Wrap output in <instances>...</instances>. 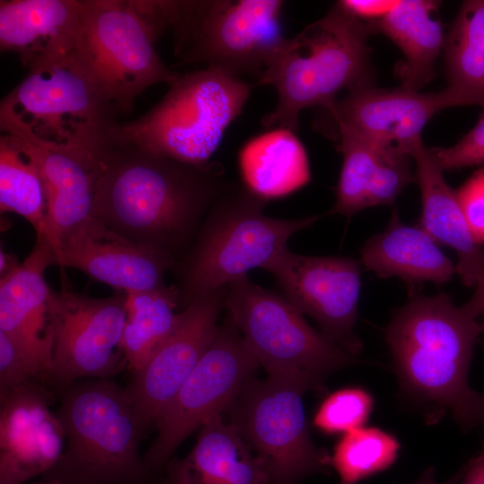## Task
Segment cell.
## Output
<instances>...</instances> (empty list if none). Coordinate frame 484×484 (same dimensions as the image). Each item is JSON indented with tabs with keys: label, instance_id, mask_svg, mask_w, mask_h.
<instances>
[{
	"label": "cell",
	"instance_id": "obj_7",
	"mask_svg": "<svg viewBox=\"0 0 484 484\" xmlns=\"http://www.w3.org/2000/svg\"><path fill=\"white\" fill-rule=\"evenodd\" d=\"M253 86L212 67L178 73L151 109L117 126L112 143L206 166L229 125L241 114Z\"/></svg>",
	"mask_w": 484,
	"mask_h": 484
},
{
	"label": "cell",
	"instance_id": "obj_34",
	"mask_svg": "<svg viewBox=\"0 0 484 484\" xmlns=\"http://www.w3.org/2000/svg\"><path fill=\"white\" fill-rule=\"evenodd\" d=\"M455 193L473 238L484 245V167L475 170Z\"/></svg>",
	"mask_w": 484,
	"mask_h": 484
},
{
	"label": "cell",
	"instance_id": "obj_33",
	"mask_svg": "<svg viewBox=\"0 0 484 484\" xmlns=\"http://www.w3.org/2000/svg\"><path fill=\"white\" fill-rule=\"evenodd\" d=\"M443 170L460 169L484 163V112L476 125L449 148H431Z\"/></svg>",
	"mask_w": 484,
	"mask_h": 484
},
{
	"label": "cell",
	"instance_id": "obj_1",
	"mask_svg": "<svg viewBox=\"0 0 484 484\" xmlns=\"http://www.w3.org/2000/svg\"><path fill=\"white\" fill-rule=\"evenodd\" d=\"M221 174L217 163L194 166L132 144H113L99 160L91 216L177 263L201 220L228 191Z\"/></svg>",
	"mask_w": 484,
	"mask_h": 484
},
{
	"label": "cell",
	"instance_id": "obj_31",
	"mask_svg": "<svg viewBox=\"0 0 484 484\" xmlns=\"http://www.w3.org/2000/svg\"><path fill=\"white\" fill-rule=\"evenodd\" d=\"M401 445L391 433L376 427H360L341 437L331 456L341 484H357L390 468Z\"/></svg>",
	"mask_w": 484,
	"mask_h": 484
},
{
	"label": "cell",
	"instance_id": "obj_10",
	"mask_svg": "<svg viewBox=\"0 0 484 484\" xmlns=\"http://www.w3.org/2000/svg\"><path fill=\"white\" fill-rule=\"evenodd\" d=\"M245 342L269 374H301L319 385L356 357L317 333L285 297L246 275L227 286L225 306Z\"/></svg>",
	"mask_w": 484,
	"mask_h": 484
},
{
	"label": "cell",
	"instance_id": "obj_6",
	"mask_svg": "<svg viewBox=\"0 0 484 484\" xmlns=\"http://www.w3.org/2000/svg\"><path fill=\"white\" fill-rule=\"evenodd\" d=\"M266 203L245 187L228 190L217 199L191 248L176 265L179 307L184 309L250 270L264 268L287 247L293 234L321 217L272 218L264 212Z\"/></svg>",
	"mask_w": 484,
	"mask_h": 484
},
{
	"label": "cell",
	"instance_id": "obj_25",
	"mask_svg": "<svg viewBox=\"0 0 484 484\" xmlns=\"http://www.w3.org/2000/svg\"><path fill=\"white\" fill-rule=\"evenodd\" d=\"M361 263L380 278L398 277L409 283L448 281L456 266L420 227L403 223L393 212L386 229L371 237L360 251Z\"/></svg>",
	"mask_w": 484,
	"mask_h": 484
},
{
	"label": "cell",
	"instance_id": "obj_5",
	"mask_svg": "<svg viewBox=\"0 0 484 484\" xmlns=\"http://www.w3.org/2000/svg\"><path fill=\"white\" fill-rule=\"evenodd\" d=\"M370 33L367 23L335 4L325 16L288 39L257 81L272 86L278 95L263 125L297 133L304 108H325L341 90L372 82Z\"/></svg>",
	"mask_w": 484,
	"mask_h": 484
},
{
	"label": "cell",
	"instance_id": "obj_35",
	"mask_svg": "<svg viewBox=\"0 0 484 484\" xmlns=\"http://www.w3.org/2000/svg\"><path fill=\"white\" fill-rule=\"evenodd\" d=\"M38 382L13 341L0 332V396Z\"/></svg>",
	"mask_w": 484,
	"mask_h": 484
},
{
	"label": "cell",
	"instance_id": "obj_24",
	"mask_svg": "<svg viewBox=\"0 0 484 484\" xmlns=\"http://www.w3.org/2000/svg\"><path fill=\"white\" fill-rule=\"evenodd\" d=\"M421 194L420 226L438 245L457 254L456 272L465 286L484 276V250L473 238L456 196L431 148L419 142L411 152Z\"/></svg>",
	"mask_w": 484,
	"mask_h": 484
},
{
	"label": "cell",
	"instance_id": "obj_39",
	"mask_svg": "<svg viewBox=\"0 0 484 484\" xmlns=\"http://www.w3.org/2000/svg\"><path fill=\"white\" fill-rule=\"evenodd\" d=\"M462 474H463V469L461 470L451 480L445 482H438L436 480L435 469L433 467H428L427 470L423 471V473L420 475V477L417 480L410 484H455L456 482L460 480ZM393 484H398V483H393Z\"/></svg>",
	"mask_w": 484,
	"mask_h": 484
},
{
	"label": "cell",
	"instance_id": "obj_30",
	"mask_svg": "<svg viewBox=\"0 0 484 484\" xmlns=\"http://www.w3.org/2000/svg\"><path fill=\"white\" fill-rule=\"evenodd\" d=\"M0 209L23 217L37 240H46L47 198L40 173L18 138L9 134L0 137Z\"/></svg>",
	"mask_w": 484,
	"mask_h": 484
},
{
	"label": "cell",
	"instance_id": "obj_15",
	"mask_svg": "<svg viewBox=\"0 0 484 484\" xmlns=\"http://www.w3.org/2000/svg\"><path fill=\"white\" fill-rule=\"evenodd\" d=\"M226 290L221 288L177 313L169 333L125 386L145 434L156 428L160 413L211 345Z\"/></svg>",
	"mask_w": 484,
	"mask_h": 484
},
{
	"label": "cell",
	"instance_id": "obj_14",
	"mask_svg": "<svg viewBox=\"0 0 484 484\" xmlns=\"http://www.w3.org/2000/svg\"><path fill=\"white\" fill-rule=\"evenodd\" d=\"M263 269L298 310L315 319L326 338L355 357L361 352L354 331L361 285L359 261L303 255L286 247Z\"/></svg>",
	"mask_w": 484,
	"mask_h": 484
},
{
	"label": "cell",
	"instance_id": "obj_22",
	"mask_svg": "<svg viewBox=\"0 0 484 484\" xmlns=\"http://www.w3.org/2000/svg\"><path fill=\"white\" fill-rule=\"evenodd\" d=\"M16 137L40 173L47 198L46 240L55 253L67 233L91 217L99 160Z\"/></svg>",
	"mask_w": 484,
	"mask_h": 484
},
{
	"label": "cell",
	"instance_id": "obj_8",
	"mask_svg": "<svg viewBox=\"0 0 484 484\" xmlns=\"http://www.w3.org/2000/svg\"><path fill=\"white\" fill-rule=\"evenodd\" d=\"M281 0L176 1L169 31L180 64L262 76L287 42Z\"/></svg>",
	"mask_w": 484,
	"mask_h": 484
},
{
	"label": "cell",
	"instance_id": "obj_9",
	"mask_svg": "<svg viewBox=\"0 0 484 484\" xmlns=\"http://www.w3.org/2000/svg\"><path fill=\"white\" fill-rule=\"evenodd\" d=\"M319 384L301 374L251 378L228 408L232 423L264 463L270 484H298L328 472L331 455L312 441L303 395Z\"/></svg>",
	"mask_w": 484,
	"mask_h": 484
},
{
	"label": "cell",
	"instance_id": "obj_11",
	"mask_svg": "<svg viewBox=\"0 0 484 484\" xmlns=\"http://www.w3.org/2000/svg\"><path fill=\"white\" fill-rule=\"evenodd\" d=\"M157 40L130 0H81L78 50L121 114L146 89L178 74L160 58Z\"/></svg>",
	"mask_w": 484,
	"mask_h": 484
},
{
	"label": "cell",
	"instance_id": "obj_26",
	"mask_svg": "<svg viewBox=\"0 0 484 484\" xmlns=\"http://www.w3.org/2000/svg\"><path fill=\"white\" fill-rule=\"evenodd\" d=\"M439 4L431 0H398L385 16L367 22L371 32L385 35L402 52L404 58L395 65L394 73L403 87L419 91L435 76V64L445 41L436 17Z\"/></svg>",
	"mask_w": 484,
	"mask_h": 484
},
{
	"label": "cell",
	"instance_id": "obj_2",
	"mask_svg": "<svg viewBox=\"0 0 484 484\" xmlns=\"http://www.w3.org/2000/svg\"><path fill=\"white\" fill-rule=\"evenodd\" d=\"M484 324L449 296L413 295L386 328L401 390L424 408L429 422L451 414L465 431L478 427L480 393L468 374Z\"/></svg>",
	"mask_w": 484,
	"mask_h": 484
},
{
	"label": "cell",
	"instance_id": "obj_4",
	"mask_svg": "<svg viewBox=\"0 0 484 484\" xmlns=\"http://www.w3.org/2000/svg\"><path fill=\"white\" fill-rule=\"evenodd\" d=\"M56 411L65 444L42 475L59 484H156L139 446L146 436L133 403L109 378L78 381L61 394Z\"/></svg>",
	"mask_w": 484,
	"mask_h": 484
},
{
	"label": "cell",
	"instance_id": "obj_36",
	"mask_svg": "<svg viewBox=\"0 0 484 484\" xmlns=\"http://www.w3.org/2000/svg\"><path fill=\"white\" fill-rule=\"evenodd\" d=\"M397 3V0H341L336 4L352 17L367 23L385 16Z\"/></svg>",
	"mask_w": 484,
	"mask_h": 484
},
{
	"label": "cell",
	"instance_id": "obj_21",
	"mask_svg": "<svg viewBox=\"0 0 484 484\" xmlns=\"http://www.w3.org/2000/svg\"><path fill=\"white\" fill-rule=\"evenodd\" d=\"M80 31L81 0L0 1V49L28 70L73 52Z\"/></svg>",
	"mask_w": 484,
	"mask_h": 484
},
{
	"label": "cell",
	"instance_id": "obj_18",
	"mask_svg": "<svg viewBox=\"0 0 484 484\" xmlns=\"http://www.w3.org/2000/svg\"><path fill=\"white\" fill-rule=\"evenodd\" d=\"M446 108L449 105L443 90L420 92L403 86L382 89L368 82L348 91L344 98L323 108L335 128L349 129L411 156L414 146L422 141L421 132L427 123Z\"/></svg>",
	"mask_w": 484,
	"mask_h": 484
},
{
	"label": "cell",
	"instance_id": "obj_17",
	"mask_svg": "<svg viewBox=\"0 0 484 484\" xmlns=\"http://www.w3.org/2000/svg\"><path fill=\"white\" fill-rule=\"evenodd\" d=\"M54 255L60 267L77 269L123 293L166 286V272L177 265L170 255L133 242L92 216L67 233Z\"/></svg>",
	"mask_w": 484,
	"mask_h": 484
},
{
	"label": "cell",
	"instance_id": "obj_42",
	"mask_svg": "<svg viewBox=\"0 0 484 484\" xmlns=\"http://www.w3.org/2000/svg\"><path fill=\"white\" fill-rule=\"evenodd\" d=\"M39 484H59L57 482H52V481H42V483H39Z\"/></svg>",
	"mask_w": 484,
	"mask_h": 484
},
{
	"label": "cell",
	"instance_id": "obj_16",
	"mask_svg": "<svg viewBox=\"0 0 484 484\" xmlns=\"http://www.w3.org/2000/svg\"><path fill=\"white\" fill-rule=\"evenodd\" d=\"M55 393L31 382L0 396V484H22L60 458L65 433L50 406Z\"/></svg>",
	"mask_w": 484,
	"mask_h": 484
},
{
	"label": "cell",
	"instance_id": "obj_41",
	"mask_svg": "<svg viewBox=\"0 0 484 484\" xmlns=\"http://www.w3.org/2000/svg\"><path fill=\"white\" fill-rule=\"evenodd\" d=\"M484 426V393L480 395L478 427Z\"/></svg>",
	"mask_w": 484,
	"mask_h": 484
},
{
	"label": "cell",
	"instance_id": "obj_29",
	"mask_svg": "<svg viewBox=\"0 0 484 484\" xmlns=\"http://www.w3.org/2000/svg\"><path fill=\"white\" fill-rule=\"evenodd\" d=\"M125 294L127 315L122 344L127 368L134 374L171 331L180 298L177 284Z\"/></svg>",
	"mask_w": 484,
	"mask_h": 484
},
{
	"label": "cell",
	"instance_id": "obj_37",
	"mask_svg": "<svg viewBox=\"0 0 484 484\" xmlns=\"http://www.w3.org/2000/svg\"><path fill=\"white\" fill-rule=\"evenodd\" d=\"M458 484H484V450L466 465Z\"/></svg>",
	"mask_w": 484,
	"mask_h": 484
},
{
	"label": "cell",
	"instance_id": "obj_20",
	"mask_svg": "<svg viewBox=\"0 0 484 484\" xmlns=\"http://www.w3.org/2000/svg\"><path fill=\"white\" fill-rule=\"evenodd\" d=\"M332 134L342 167L331 212L350 217L367 207L392 204L414 180L410 155L343 127Z\"/></svg>",
	"mask_w": 484,
	"mask_h": 484
},
{
	"label": "cell",
	"instance_id": "obj_40",
	"mask_svg": "<svg viewBox=\"0 0 484 484\" xmlns=\"http://www.w3.org/2000/svg\"><path fill=\"white\" fill-rule=\"evenodd\" d=\"M20 265L16 257L11 254L6 253L3 248L0 252V274L1 277L8 274Z\"/></svg>",
	"mask_w": 484,
	"mask_h": 484
},
{
	"label": "cell",
	"instance_id": "obj_13",
	"mask_svg": "<svg viewBox=\"0 0 484 484\" xmlns=\"http://www.w3.org/2000/svg\"><path fill=\"white\" fill-rule=\"evenodd\" d=\"M126 315L125 293L98 298L51 290L53 347L47 385L61 394L78 381L110 378L126 368L122 344Z\"/></svg>",
	"mask_w": 484,
	"mask_h": 484
},
{
	"label": "cell",
	"instance_id": "obj_38",
	"mask_svg": "<svg viewBox=\"0 0 484 484\" xmlns=\"http://www.w3.org/2000/svg\"><path fill=\"white\" fill-rule=\"evenodd\" d=\"M463 307L475 318L484 314V276L476 285L474 294Z\"/></svg>",
	"mask_w": 484,
	"mask_h": 484
},
{
	"label": "cell",
	"instance_id": "obj_3",
	"mask_svg": "<svg viewBox=\"0 0 484 484\" xmlns=\"http://www.w3.org/2000/svg\"><path fill=\"white\" fill-rule=\"evenodd\" d=\"M120 114L77 48L29 70L1 100L0 128L99 160L112 145Z\"/></svg>",
	"mask_w": 484,
	"mask_h": 484
},
{
	"label": "cell",
	"instance_id": "obj_23",
	"mask_svg": "<svg viewBox=\"0 0 484 484\" xmlns=\"http://www.w3.org/2000/svg\"><path fill=\"white\" fill-rule=\"evenodd\" d=\"M156 484H270L262 461L221 413L202 427L191 451L170 459Z\"/></svg>",
	"mask_w": 484,
	"mask_h": 484
},
{
	"label": "cell",
	"instance_id": "obj_28",
	"mask_svg": "<svg viewBox=\"0 0 484 484\" xmlns=\"http://www.w3.org/2000/svg\"><path fill=\"white\" fill-rule=\"evenodd\" d=\"M449 108L484 107V0L465 1L445 41Z\"/></svg>",
	"mask_w": 484,
	"mask_h": 484
},
{
	"label": "cell",
	"instance_id": "obj_12",
	"mask_svg": "<svg viewBox=\"0 0 484 484\" xmlns=\"http://www.w3.org/2000/svg\"><path fill=\"white\" fill-rule=\"evenodd\" d=\"M258 365L230 318L218 326L211 345L158 419L157 436L143 455L155 475L189 434L233 403Z\"/></svg>",
	"mask_w": 484,
	"mask_h": 484
},
{
	"label": "cell",
	"instance_id": "obj_32",
	"mask_svg": "<svg viewBox=\"0 0 484 484\" xmlns=\"http://www.w3.org/2000/svg\"><path fill=\"white\" fill-rule=\"evenodd\" d=\"M375 404L371 393L360 386H349L328 394L316 409L313 426L324 434H345L363 427Z\"/></svg>",
	"mask_w": 484,
	"mask_h": 484
},
{
	"label": "cell",
	"instance_id": "obj_27",
	"mask_svg": "<svg viewBox=\"0 0 484 484\" xmlns=\"http://www.w3.org/2000/svg\"><path fill=\"white\" fill-rule=\"evenodd\" d=\"M238 168L245 188L265 201L287 196L311 178L303 144L282 127L249 139L239 151Z\"/></svg>",
	"mask_w": 484,
	"mask_h": 484
},
{
	"label": "cell",
	"instance_id": "obj_19",
	"mask_svg": "<svg viewBox=\"0 0 484 484\" xmlns=\"http://www.w3.org/2000/svg\"><path fill=\"white\" fill-rule=\"evenodd\" d=\"M56 264L48 241L37 240L22 264L0 279V332L21 352L34 378L47 385L52 360L51 290L45 271Z\"/></svg>",
	"mask_w": 484,
	"mask_h": 484
}]
</instances>
